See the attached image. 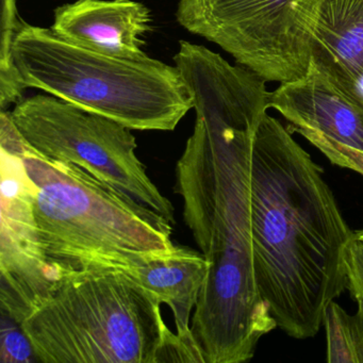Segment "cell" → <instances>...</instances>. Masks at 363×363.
<instances>
[{"instance_id":"1","label":"cell","mask_w":363,"mask_h":363,"mask_svg":"<svg viewBox=\"0 0 363 363\" xmlns=\"http://www.w3.org/2000/svg\"><path fill=\"white\" fill-rule=\"evenodd\" d=\"M190 93L196 121L176 165V192L209 263L191 327L205 363L246 362L277 327L259 295L252 255V147L269 108L226 80H201Z\"/></svg>"},{"instance_id":"2","label":"cell","mask_w":363,"mask_h":363,"mask_svg":"<svg viewBox=\"0 0 363 363\" xmlns=\"http://www.w3.org/2000/svg\"><path fill=\"white\" fill-rule=\"evenodd\" d=\"M252 255L257 288L277 327L307 339L347 289L346 223L320 167L269 113L252 147Z\"/></svg>"},{"instance_id":"3","label":"cell","mask_w":363,"mask_h":363,"mask_svg":"<svg viewBox=\"0 0 363 363\" xmlns=\"http://www.w3.org/2000/svg\"><path fill=\"white\" fill-rule=\"evenodd\" d=\"M0 147L16 152L35 186V218L60 284L73 274L124 269L171 250L174 225L73 163L40 154L0 113Z\"/></svg>"},{"instance_id":"4","label":"cell","mask_w":363,"mask_h":363,"mask_svg":"<svg viewBox=\"0 0 363 363\" xmlns=\"http://www.w3.org/2000/svg\"><path fill=\"white\" fill-rule=\"evenodd\" d=\"M21 327L42 363L191 361L158 299L122 269L69 276Z\"/></svg>"},{"instance_id":"5","label":"cell","mask_w":363,"mask_h":363,"mask_svg":"<svg viewBox=\"0 0 363 363\" xmlns=\"http://www.w3.org/2000/svg\"><path fill=\"white\" fill-rule=\"evenodd\" d=\"M27 88L39 89L131 130L173 131L193 101L177 67L127 60L69 43L23 21L13 44Z\"/></svg>"},{"instance_id":"6","label":"cell","mask_w":363,"mask_h":363,"mask_svg":"<svg viewBox=\"0 0 363 363\" xmlns=\"http://www.w3.org/2000/svg\"><path fill=\"white\" fill-rule=\"evenodd\" d=\"M23 137L40 154L73 163L135 203L175 225V209L135 154L131 129L57 97L22 99L10 112Z\"/></svg>"},{"instance_id":"7","label":"cell","mask_w":363,"mask_h":363,"mask_svg":"<svg viewBox=\"0 0 363 363\" xmlns=\"http://www.w3.org/2000/svg\"><path fill=\"white\" fill-rule=\"evenodd\" d=\"M318 0H179L176 18L267 82H293L311 63Z\"/></svg>"},{"instance_id":"8","label":"cell","mask_w":363,"mask_h":363,"mask_svg":"<svg viewBox=\"0 0 363 363\" xmlns=\"http://www.w3.org/2000/svg\"><path fill=\"white\" fill-rule=\"evenodd\" d=\"M0 306L22 324L60 284L35 218V186L16 152L0 147Z\"/></svg>"},{"instance_id":"9","label":"cell","mask_w":363,"mask_h":363,"mask_svg":"<svg viewBox=\"0 0 363 363\" xmlns=\"http://www.w3.org/2000/svg\"><path fill=\"white\" fill-rule=\"evenodd\" d=\"M271 108L331 163L363 176V106L313 63L303 77L271 92Z\"/></svg>"},{"instance_id":"10","label":"cell","mask_w":363,"mask_h":363,"mask_svg":"<svg viewBox=\"0 0 363 363\" xmlns=\"http://www.w3.org/2000/svg\"><path fill=\"white\" fill-rule=\"evenodd\" d=\"M152 14L133 0H77L55 10L52 33L79 48L127 60H144L143 35Z\"/></svg>"},{"instance_id":"11","label":"cell","mask_w":363,"mask_h":363,"mask_svg":"<svg viewBox=\"0 0 363 363\" xmlns=\"http://www.w3.org/2000/svg\"><path fill=\"white\" fill-rule=\"evenodd\" d=\"M208 271L209 263L201 252L182 245H174L124 269L161 305L171 308L176 335L201 363H205V358L191 325Z\"/></svg>"},{"instance_id":"12","label":"cell","mask_w":363,"mask_h":363,"mask_svg":"<svg viewBox=\"0 0 363 363\" xmlns=\"http://www.w3.org/2000/svg\"><path fill=\"white\" fill-rule=\"evenodd\" d=\"M311 63L363 106V0H318Z\"/></svg>"},{"instance_id":"13","label":"cell","mask_w":363,"mask_h":363,"mask_svg":"<svg viewBox=\"0 0 363 363\" xmlns=\"http://www.w3.org/2000/svg\"><path fill=\"white\" fill-rule=\"evenodd\" d=\"M20 14L16 0H1L0 18V107L6 110L23 99L27 86L16 67L13 44L20 30Z\"/></svg>"},{"instance_id":"14","label":"cell","mask_w":363,"mask_h":363,"mask_svg":"<svg viewBox=\"0 0 363 363\" xmlns=\"http://www.w3.org/2000/svg\"><path fill=\"white\" fill-rule=\"evenodd\" d=\"M327 335V362L363 363V314L350 315L335 301L324 318Z\"/></svg>"},{"instance_id":"15","label":"cell","mask_w":363,"mask_h":363,"mask_svg":"<svg viewBox=\"0 0 363 363\" xmlns=\"http://www.w3.org/2000/svg\"><path fill=\"white\" fill-rule=\"evenodd\" d=\"M0 362H40L30 340L21 325L3 311L0 329Z\"/></svg>"},{"instance_id":"16","label":"cell","mask_w":363,"mask_h":363,"mask_svg":"<svg viewBox=\"0 0 363 363\" xmlns=\"http://www.w3.org/2000/svg\"><path fill=\"white\" fill-rule=\"evenodd\" d=\"M347 289L363 312V242L354 240L347 255Z\"/></svg>"}]
</instances>
